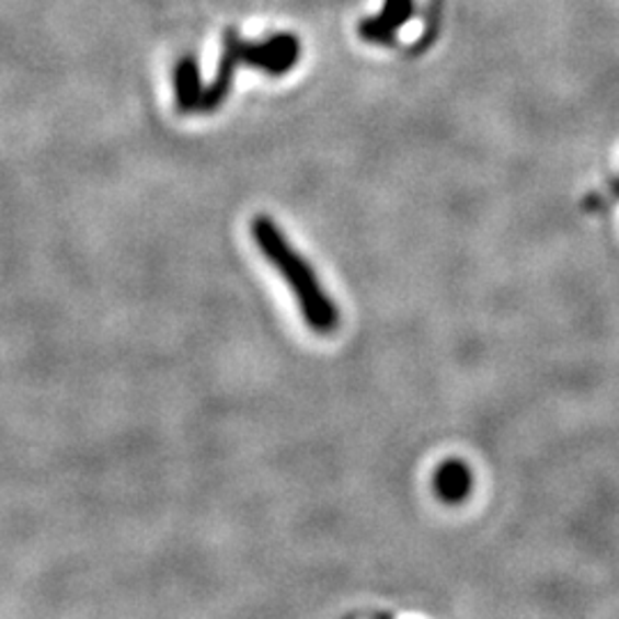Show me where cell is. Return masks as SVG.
Here are the masks:
<instances>
[{
    "mask_svg": "<svg viewBox=\"0 0 619 619\" xmlns=\"http://www.w3.org/2000/svg\"><path fill=\"white\" fill-rule=\"evenodd\" d=\"M251 234L262 251V255L274 266L283 280L289 285L291 294L299 301V310L306 324L317 335H331L340 326V310L335 301L321 287L314 268L306 257L287 241L278 222L268 216H255L251 222Z\"/></svg>",
    "mask_w": 619,
    "mask_h": 619,
    "instance_id": "1",
    "label": "cell"
},
{
    "mask_svg": "<svg viewBox=\"0 0 619 619\" xmlns=\"http://www.w3.org/2000/svg\"><path fill=\"white\" fill-rule=\"evenodd\" d=\"M301 60V42L296 35L278 33L262 42H248L234 28H228L222 35V51L218 60L216 77L209 85L203 88L200 108L197 113L209 115L222 108L228 102L234 71L239 67H251L268 73V77H285Z\"/></svg>",
    "mask_w": 619,
    "mask_h": 619,
    "instance_id": "2",
    "label": "cell"
},
{
    "mask_svg": "<svg viewBox=\"0 0 619 619\" xmlns=\"http://www.w3.org/2000/svg\"><path fill=\"white\" fill-rule=\"evenodd\" d=\"M415 12L413 0H386L379 14L363 19L358 35L363 42L375 46H390L398 39V31L411 21Z\"/></svg>",
    "mask_w": 619,
    "mask_h": 619,
    "instance_id": "3",
    "label": "cell"
},
{
    "mask_svg": "<svg viewBox=\"0 0 619 619\" xmlns=\"http://www.w3.org/2000/svg\"><path fill=\"white\" fill-rule=\"evenodd\" d=\"M470 489H473V473H470V468L463 461L448 459L436 468L434 491L443 503H463L470 495Z\"/></svg>",
    "mask_w": 619,
    "mask_h": 619,
    "instance_id": "4",
    "label": "cell"
},
{
    "mask_svg": "<svg viewBox=\"0 0 619 619\" xmlns=\"http://www.w3.org/2000/svg\"><path fill=\"white\" fill-rule=\"evenodd\" d=\"M172 83H175V106L182 115H193L200 108V96H203V73L197 67V60L193 56H184L175 73H172Z\"/></svg>",
    "mask_w": 619,
    "mask_h": 619,
    "instance_id": "5",
    "label": "cell"
},
{
    "mask_svg": "<svg viewBox=\"0 0 619 619\" xmlns=\"http://www.w3.org/2000/svg\"><path fill=\"white\" fill-rule=\"evenodd\" d=\"M615 195H617V197H619V180H617V182H615Z\"/></svg>",
    "mask_w": 619,
    "mask_h": 619,
    "instance_id": "6",
    "label": "cell"
}]
</instances>
